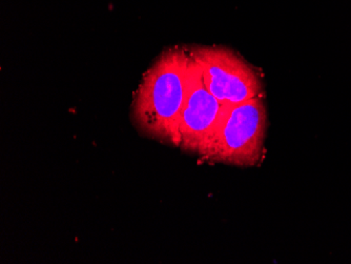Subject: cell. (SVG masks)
Here are the masks:
<instances>
[{
    "mask_svg": "<svg viewBox=\"0 0 351 264\" xmlns=\"http://www.w3.org/2000/svg\"><path fill=\"white\" fill-rule=\"evenodd\" d=\"M187 45L163 51L142 76L134 93L131 119L145 137L179 147L178 125L187 92Z\"/></svg>",
    "mask_w": 351,
    "mask_h": 264,
    "instance_id": "obj_1",
    "label": "cell"
},
{
    "mask_svg": "<svg viewBox=\"0 0 351 264\" xmlns=\"http://www.w3.org/2000/svg\"><path fill=\"white\" fill-rule=\"evenodd\" d=\"M267 111L263 97L230 106L201 163L256 167L265 157Z\"/></svg>",
    "mask_w": 351,
    "mask_h": 264,
    "instance_id": "obj_2",
    "label": "cell"
},
{
    "mask_svg": "<svg viewBox=\"0 0 351 264\" xmlns=\"http://www.w3.org/2000/svg\"><path fill=\"white\" fill-rule=\"evenodd\" d=\"M203 82L210 94L226 106L263 97L261 75L241 55L224 45H191Z\"/></svg>",
    "mask_w": 351,
    "mask_h": 264,
    "instance_id": "obj_3",
    "label": "cell"
},
{
    "mask_svg": "<svg viewBox=\"0 0 351 264\" xmlns=\"http://www.w3.org/2000/svg\"><path fill=\"white\" fill-rule=\"evenodd\" d=\"M230 106L221 104L207 90L200 68L191 55L186 98L179 120V147L201 158L210 147Z\"/></svg>",
    "mask_w": 351,
    "mask_h": 264,
    "instance_id": "obj_4",
    "label": "cell"
}]
</instances>
